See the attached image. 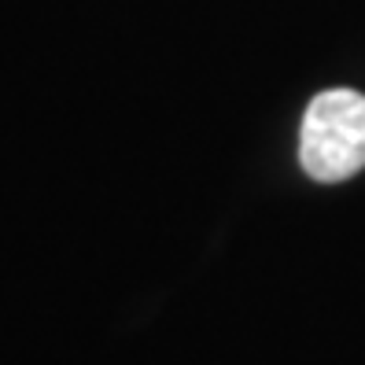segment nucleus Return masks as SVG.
Wrapping results in <instances>:
<instances>
[{
    "mask_svg": "<svg viewBox=\"0 0 365 365\" xmlns=\"http://www.w3.org/2000/svg\"><path fill=\"white\" fill-rule=\"evenodd\" d=\"M299 155L314 181H343L365 166V96L354 89L317 93L303 118Z\"/></svg>",
    "mask_w": 365,
    "mask_h": 365,
    "instance_id": "1",
    "label": "nucleus"
}]
</instances>
